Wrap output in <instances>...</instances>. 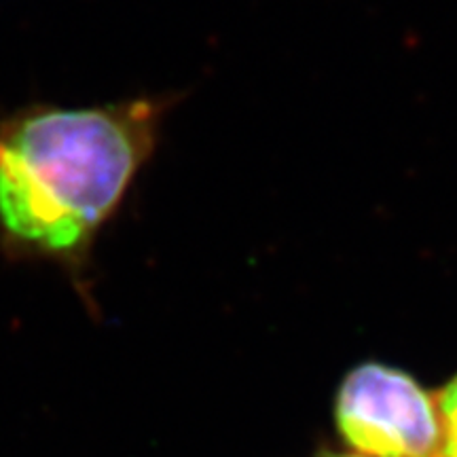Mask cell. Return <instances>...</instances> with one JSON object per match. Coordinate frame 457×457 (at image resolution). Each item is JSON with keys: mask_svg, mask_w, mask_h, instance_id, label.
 Returning a JSON list of instances; mask_svg holds the SVG:
<instances>
[{"mask_svg": "<svg viewBox=\"0 0 457 457\" xmlns=\"http://www.w3.org/2000/svg\"><path fill=\"white\" fill-rule=\"evenodd\" d=\"M182 96L21 106L0 119V259L51 262L87 299L96 244Z\"/></svg>", "mask_w": 457, "mask_h": 457, "instance_id": "1", "label": "cell"}, {"mask_svg": "<svg viewBox=\"0 0 457 457\" xmlns=\"http://www.w3.org/2000/svg\"><path fill=\"white\" fill-rule=\"evenodd\" d=\"M337 426L364 457H443L436 400L403 370L362 364L343 381Z\"/></svg>", "mask_w": 457, "mask_h": 457, "instance_id": "2", "label": "cell"}, {"mask_svg": "<svg viewBox=\"0 0 457 457\" xmlns=\"http://www.w3.org/2000/svg\"><path fill=\"white\" fill-rule=\"evenodd\" d=\"M436 407L441 417L443 457H457V377L438 396Z\"/></svg>", "mask_w": 457, "mask_h": 457, "instance_id": "3", "label": "cell"}, {"mask_svg": "<svg viewBox=\"0 0 457 457\" xmlns=\"http://www.w3.org/2000/svg\"><path fill=\"white\" fill-rule=\"evenodd\" d=\"M330 457H356V455H330Z\"/></svg>", "mask_w": 457, "mask_h": 457, "instance_id": "4", "label": "cell"}]
</instances>
